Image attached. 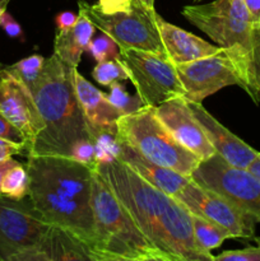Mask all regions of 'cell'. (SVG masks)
I'll list each match as a JSON object with an SVG mask.
<instances>
[{
  "mask_svg": "<svg viewBox=\"0 0 260 261\" xmlns=\"http://www.w3.org/2000/svg\"><path fill=\"white\" fill-rule=\"evenodd\" d=\"M144 236L168 261H212L196 249L191 213L119 160L96 165Z\"/></svg>",
  "mask_w": 260,
  "mask_h": 261,
  "instance_id": "6da1fadb",
  "label": "cell"
},
{
  "mask_svg": "<svg viewBox=\"0 0 260 261\" xmlns=\"http://www.w3.org/2000/svg\"><path fill=\"white\" fill-rule=\"evenodd\" d=\"M28 198L43 222L69 232L94 256L92 168L68 157L28 155ZM96 260V256H94Z\"/></svg>",
  "mask_w": 260,
  "mask_h": 261,
  "instance_id": "7a4b0ae2",
  "label": "cell"
},
{
  "mask_svg": "<svg viewBox=\"0 0 260 261\" xmlns=\"http://www.w3.org/2000/svg\"><path fill=\"white\" fill-rule=\"evenodd\" d=\"M73 66L55 54L45 60L42 74L31 88L45 129L28 149V155L70 158L74 143L93 138L74 87ZM94 139V138H93Z\"/></svg>",
  "mask_w": 260,
  "mask_h": 261,
  "instance_id": "3957f363",
  "label": "cell"
},
{
  "mask_svg": "<svg viewBox=\"0 0 260 261\" xmlns=\"http://www.w3.org/2000/svg\"><path fill=\"white\" fill-rule=\"evenodd\" d=\"M96 261H168L144 236L97 167L92 168Z\"/></svg>",
  "mask_w": 260,
  "mask_h": 261,
  "instance_id": "277c9868",
  "label": "cell"
},
{
  "mask_svg": "<svg viewBox=\"0 0 260 261\" xmlns=\"http://www.w3.org/2000/svg\"><path fill=\"white\" fill-rule=\"evenodd\" d=\"M117 142L132 147L150 162L190 177L200 160L183 147L158 119L154 106L122 115L116 121Z\"/></svg>",
  "mask_w": 260,
  "mask_h": 261,
  "instance_id": "5b68a950",
  "label": "cell"
},
{
  "mask_svg": "<svg viewBox=\"0 0 260 261\" xmlns=\"http://www.w3.org/2000/svg\"><path fill=\"white\" fill-rule=\"evenodd\" d=\"M79 10L86 13L96 28L109 35L120 50H142L167 58L158 28L160 15L154 8H148L139 0H133L125 12L111 14L101 12L96 4L78 2Z\"/></svg>",
  "mask_w": 260,
  "mask_h": 261,
  "instance_id": "8992f818",
  "label": "cell"
},
{
  "mask_svg": "<svg viewBox=\"0 0 260 261\" xmlns=\"http://www.w3.org/2000/svg\"><path fill=\"white\" fill-rule=\"evenodd\" d=\"M246 63L222 47L213 55L177 64L176 70L185 91L184 98L203 102L208 96L228 86H239L247 92Z\"/></svg>",
  "mask_w": 260,
  "mask_h": 261,
  "instance_id": "52a82bcc",
  "label": "cell"
},
{
  "mask_svg": "<svg viewBox=\"0 0 260 261\" xmlns=\"http://www.w3.org/2000/svg\"><path fill=\"white\" fill-rule=\"evenodd\" d=\"M51 227L30 201L0 195V261H32Z\"/></svg>",
  "mask_w": 260,
  "mask_h": 261,
  "instance_id": "ba28073f",
  "label": "cell"
},
{
  "mask_svg": "<svg viewBox=\"0 0 260 261\" xmlns=\"http://www.w3.org/2000/svg\"><path fill=\"white\" fill-rule=\"evenodd\" d=\"M120 59L144 106H158L184 97L176 65L168 58L142 50H120Z\"/></svg>",
  "mask_w": 260,
  "mask_h": 261,
  "instance_id": "9c48e42d",
  "label": "cell"
},
{
  "mask_svg": "<svg viewBox=\"0 0 260 261\" xmlns=\"http://www.w3.org/2000/svg\"><path fill=\"white\" fill-rule=\"evenodd\" d=\"M190 177L226 198L257 223L260 222V180L247 168L236 167L216 153L200 161Z\"/></svg>",
  "mask_w": 260,
  "mask_h": 261,
  "instance_id": "30bf717a",
  "label": "cell"
},
{
  "mask_svg": "<svg viewBox=\"0 0 260 261\" xmlns=\"http://www.w3.org/2000/svg\"><path fill=\"white\" fill-rule=\"evenodd\" d=\"M191 214L208 219L226 228L233 239H251L255 233V224L252 217L237 208L216 191L196 184L193 178L186 182L176 195Z\"/></svg>",
  "mask_w": 260,
  "mask_h": 261,
  "instance_id": "8fae6325",
  "label": "cell"
},
{
  "mask_svg": "<svg viewBox=\"0 0 260 261\" xmlns=\"http://www.w3.org/2000/svg\"><path fill=\"white\" fill-rule=\"evenodd\" d=\"M183 15L218 43V46L227 48L242 60L249 59L255 27L252 22L212 12L203 5H186L183 9Z\"/></svg>",
  "mask_w": 260,
  "mask_h": 261,
  "instance_id": "7c38bea8",
  "label": "cell"
},
{
  "mask_svg": "<svg viewBox=\"0 0 260 261\" xmlns=\"http://www.w3.org/2000/svg\"><path fill=\"white\" fill-rule=\"evenodd\" d=\"M0 112L17 126L27 139V153L45 129L32 92L8 66L0 65Z\"/></svg>",
  "mask_w": 260,
  "mask_h": 261,
  "instance_id": "4fadbf2b",
  "label": "cell"
},
{
  "mask_svg": "<svg viewBox=\"0 0 260 261\" xmlns=\"http://www.w3.org/2000/svg\"><path fill=\"white\" fill-rule=\"evenodd\" d=\"M158 119L185 149L205 161L216 154L205 133L194 116L189 101L184 97L168 99L154 107Z\"/></svg>",
  "mask_w": 260,
  "mask_h": 261,
  "instance_id": "5bb4252c",
  "label": "cell"
},
{
  "mask_svg": "<svg viewBox=\"0 0 260 261\" xmlns=\"http://www.w3.org/2000/svg\"><path fill=\"white\" fill-rule=\"evenodd\" d=\"M189 106L200 124L203 132L205 133L209 143L213 145L217 154L236 167H249L259 152L246 144L233 133L229 132L226 126H223L216 117L206 111L201 102L189 101Z\"/></svg>",
  "mask_w": 260,
  "mask_h": 261,
  "instance_id": "9a60e30c",
  "label": "cell"
},
{
  "mask_svg": "<svg viewBox=\"0 0 260 261\" xmlns=\"http://www.w3.org/2000/svg\"><path fill=\"white\" fill-rule=\"evenodd\" d=\"M74 87L89 129L116 133V121L124 114L114 106L107 94L89 83L78 68L74 69Z\"/></svg>",
  "mask_w": 260,
  "mask_h": 261,
  "instance_id": "2e32d148",
  "label": "cell"
},
{
  "mask_svg": "<svg viewBox=\"0 0 260 261\" xmlns=\"http://www.w3.org/2000/svg\"><path fill=\"white\" fill-rule=\"evenodd\" d=\"M161 38L167 53V58L175 65L198 60L213 55L221 50V46H214L203 38L158 18Z\"/></svg>",
  "mask_w": 260,
  "mask_h": 261,
  "instance_id": "e0dca14e",
  "label": "cell"
},
{
  "mask_svg": "<svg viewBox=\"0 0 260 261\" xmlns=\"http://www.w3.org/2000/svg\"><path fill=\"white\" fill-rule=\"evenodd\" d=\"M115 158L129 166L132 170H134L138 175L142 176L153 186L175 198L180 193L181 189L186 185V182L190 180L189 176H184L170 168L150 162L122 142H117V152Z\"/></svg>",
  "mask_w": 260,
  "mask_h": 261,
  "instance_id": "ac0fdd59",
  "label": "cell"
},
{
  "mask_svg": "<svg viewBox=\"0 0 260 261\" xmlns=\"http://www.w3.org/2000/svg\"><path fill=\"white\" fill-rule=\"evenodd\" d=\"M96 25L79 10L75 24L66 31H58L54 41V54L64 63L73 68H78L83 53L88 51L91 41L93 38Z\"/></svg>",
  "mask_w": 260,
  "mask_h": 261,
  "instance_id": "d6986e66",
  "label": "cell"
},
{
  "mask_svg": "<svg viewBox=\"0 0 260 261\" xmlns=\"http://www.w3.org/2000/svg\"><path fill=\"white\" fill-rule=\"evenodd\" d=\"M55 260H94L91 249L69 232L58 227H51L32 261Z\"/></svg>",
  "mask_w": 260,
  "mask_h": 261,
  "instance_id": "ffe728a7",
  "label": "cell"
},
{
  "mask_svg": "<svg viewBox=\"0 0 260 261\" xmlns=\"http://www.w3.org/2000/svg\"><path fill=\"white\" fill-rule=\"evenodd\" d=\"M191 222H193V232L196 249L201 254L211 257L212 260H214V256L211 254L212 250L221 246L226 240L233 239V236L226 228L214 223V222L203 218V217L191 214Z\"/></svg>",
  "mask_w": 260,
  "mask_h": 261,
  "instance_id": "44dd1931",
  "label": "cell"
},
{
  "mask_svg": "<svg viewBox=\"0 0 260 261\" xmlns=\"http://www.w3.org/2000/svg\"><path fill=\"white\" fill-rule=\"evenodd\" d=\"M30 191V176L25 166L18 163L10 168L2 182V195L13 200H23Z\"/></svg>",
  "mask_w": 260,
  "mask_h": 261,
  "instance_id": "7402d4cb",
  "label": "cell"
},
{
  "mask_svg": "<svg viewBox=\"0 0 260 261\" xmlns=\"http://www.w3.org/2000/svg\"><path fill=\"white\" fill-rule=\"evenodd\" d=\"M247 94L259 103L260 101V25H255L252 31V47L246 63Z\"/></svg>",
  "mask_w": 260,
  "mask_h": 261,
  "instance_id": "603a6c76",
  "label": "cell"
},
{
  "mask_svg": "<svg viewBox=\"0 0 260 261\" xmlns=\"http://www.w3.org/2000/svg\"><path fill=\"white\" fill-rule=\"evenodd\" d=\"M45 60L46 59L43 56L35 54V55L28 56V58L22 59L13 65L8 66V69L18 79H20L31 91V88L35 86L36 82L40 79L41 74H42Z\"/></svg>",
  "mask_w": 260,
  "mask_h": 261,
  "instance_id": "cb8c5ba5",
  "label": "cell"
},
{
  "mask_svg": "<svg viewBox=\"0 0 260 261\" xmlns=\"http://www.w3.org/2000/svg\"><path fill=\"white\" fill-rule=\"evenodd\" d=\"M92 76H93L97 83L109 87L114 82H121L129 79V74H127L124 64L120 61L117 56L115 59H109V60L97 63V65L92 70Z\"/></svg>",
  "mask_w": 260,
  "mask_h": 261,
  "instance_id": "d4e9b609",
  "label": "cell"
},
{
  "mask_svg": "<svg viewBox=\"0 0 260 261\" xmlns=\"http://www.w3.org/2000/svg\"><path fill=\"white\" fill-rule=\"evenodd\" d=\"M110 88H111L109 94L110 101H111L112 103H114V106H116L124 115L137 112L138 110H140L144 106L142 99H140V97L138 96V93L135 94V96H130L126 92V89H125V87L122 86L120 82H114V83L110 86Z\"/></svg>",
  "mask_w": 260,
  "mask_h": 261,
  "instance_id": "484cf974",
  "label": "cell"
},
{
  "mask_svg": "<svg viewBox=\"0 0 260 261\" xmlns=\"http://www.w3.org/2000/svg\"><path fill=\"white\" fill-rule=\"evenodd\" d=\"M117 48H119V46L116 45V42H115L109 35L102 32V35L96 37L94 40L92 38L88 53L91 54L92 58H93L97 63H99V61L116 58V56L119 55Z\"/></svg>",
  "mask_w": 260,
  "mask_h": 261,
  "instance_id": "4316f807",
  "label": "cell"
},
{
  "mask_svg": "<svg viewBox=\"0 0 260 261\" xmlns=\"http://www.w3.org/2000/svg\"><path fill=\"white\" fill-rule=\"evenodd\" d=\"M70 158L79 163L94 167L96 161V142L93 138H86L74 143L70 150Z\"/></svg>",
  "mask_w": 260,
  "mask_h": 261,
  "instance_id": "83f0119b",
  "label": "cell"
},
{
  "mask_svg": "<svg viewBox=\"0 0 260 261\" xmlns=\"http://www.w3.org/2000/svg\"><path fill=\"white\" fill-rule=\"evenodd\" d=\"M214 260L223 261H260V240L256 246H249L242 250H229L214 256Z\"/></svg>",
  "mask_w": 260,
  "mask_h": 261,
  "instance_id": "f1b7e54d",
  "label": "cell"
},
{
  "mask_svg": "<svg viewBox=\"0 0 260 261\" xmlns=\"http://www.w3.org/2000/svg\"><path fill=\"white\" fill-rule=\"evenodd\" d=\"M0 138L18 143V144L27 145V139L23 133L17 126H14L2 112H0Z\"/></svg>",
  "mask_w": 260,
  "mask_h": 261,
  "instance_id": "f546056e",
  "label": "cell"
},
{
  "mask_svg": "<svg viewBox=\"0 0 260 261\" xmlns=\"http://www.w3.org/2000/svg\"><path fill=\"white\" fill-rule=\"evenodd\" d=\"M0 27L5 31V33H7L9 37L24 41V33H23L22 27H20L19 23H18L7 10H5L2 14V17H0Z\"/></svg>",
  "mask_w": 260,
  "mask_h": 261,
  "instance_id": "4dcf8cb0",
  "label": "cell"
},
{
  "mask_svg": "<svg viewBox=\"0 0 260 261\" xmlns=\"http://www.w3.org/2000/svg\"><path fill=\"white\" fill-rule=\"evenodd\" d=\"M15 154L27 155V145L18 144V143L0 138V161L7 160V158L13 157Z\"/></svg>",
  "mask_w": 260,
  "mask_h": 261,
  "instance_id": "1f68e13d",
  "label": "cell"
},
{
  "mask_svg": "<svg viewBox=\"0 0 260 261\" xmlns=\"http://www.w3.org/2000/svg\"><path fill=\"white\" fill-rule=\"evenodd\" d=\"M132 3L133 0H98L96 5L101 12L111 14L116 12H125L129 9Z\"/></svg>",
  "mask_w": 260,
  "mask_h": 261,
  "instance_id": "d6a6232c",
  "label": "cell"
},
{
  "mask_svg": "<svg viewBox=\"0 0 260 261\" xmlns=\"http://www.w3.org/2000/svg\"><path fill=\"white\" fill-rule=\"evenodd\" d=\"M78 15L74 14L73 12H61L56 15L55 22L58 25V31H66L75 24Z\"/></svg>",
  "mask_w": 260,
  "mask_h": 261,
  "instance_id": "836d02e7",
  "label": "cell"
},
{
  "mask_svg": "<svg viewBox=\"0 0 260 261\" xmlns=\"http://www.w3.org/2000/svg\"><path fill=\"white\" fill-rule=\"evenodd\" d=\"M255 25H260V0H244Z\"/></svg>",
  "mask_w": 260,
  "mask_h": 261,
  "instance_id": "e575fe53",
  "label": "cell"
},
{
  "mask_svg": "<svg viewBox=\"0 0 260 261\" xmlns=\"http://www.w3.org/2000/svg\"><path fill=\"white\" fill-rule=\"evenodd\" d=\"M18 163H19V162L14 161L12 157L7 158V160H2V161H0V195H2V182H3V178H4L5 175H7L8 171H9L10 168L14 167L15 165H18Z\"/></svg>",
  "mask_w": 260,
  "mask_h": 261,
  "instance_id": "d590c367",
  "label": "cell"
},
{
  "mask_svg": "<svg viewBox=\"0 0 260 261\" xmlns=\"http://www.w3.org/2000/svg\"><path fill=\"white\" fill-rule=\"evenodd\" d=\"M247 170H249L252 175H255L260 180V152H259V154L256 155V158H255V160L250 163V166L247 167Z\"/></svg>",
  "mask_w": 260,
  "mask_h": 261,
  "instance_id": "8d00e7d4",
  "label": "cell"
},
{
  "mask_svg": "<svg viewBox=\"0 0 260 261\" xmlns=\"http://www.w3.org/2000/svg\"><path fill=\"white\" fill-rule=\"evenodd\" d=\"M10 0H0V17H2L3 13L7 10V7L8 4H9Z\"/></svg>",
  "mask_w": 260,
  "mask_h": 261,
  "instance_id": "74e56055",
  "label": "cell"
},
{
  "mask_svg": "<svg viewBox=\"0 0 260 261\" xmlns=\"http://www.w3.org/2000/svg\"><path fill=\"white\" fill-rule=\"evenodd\" d=\"M140 3H142V4H144L145 7H148V8H154V0H139Z\"/></svg>",
  "mask_w": 260,
  "mask_h": 261,
  "instance_id": "f35d334b",
  "label": "cell"
},
{
  "mask_svg": "<svg viewBox=\"0 0 260 261\" xmlns=\"http://www.w3.org/2000/svg\"><path fill=\"white\" fill-rule=\"evenodd\" d=\"M193 2H201V0H193Z\"/></svg>",
  "mask_w": 260,
  "mask_h": 261,
  "instance_id": "ab89813d",
  "label": "cell"
}]
</instances>
